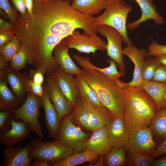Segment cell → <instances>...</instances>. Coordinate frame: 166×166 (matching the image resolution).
I'll list each match as a JSON object with an SVG mask.
<instances>
[{
    "mask_svg": "<svg viewBox=\"0 0 166 166\" xmlns=\"http://www.w3.org/2000/svg\"><path fill=\"white\" fill-rule=\"evenodd\" d=\"M14 36V31H0V48L7 44Z\"/></svg>",
    "mask_w": 166,
    "mask_h": 166,
    "instance_id": "60d3db41",
    "label": "cell"
},
{
    "mask_svg": "<svg viewBox=\"0 0 166 166\" xmlns=\"http://www.w3.org/2000/svg\"><path fill=\"white\" fill-rule=\"evenodd\" d=\"M92 133L85 132L73 123L69 115L64 117L56 140L73 149L75 152H81L86 149L87 142Z\"/></svg>",
    "mask_w": 166,
    "mask_h": 166,
    "instance_id": "ba28073f",
    "label": "cell"
},
{
    "mask_svg": "<svg viewBox=\"0 0 166 166\" xmlns=\"http://www.w3.org/2000/svg\"><path fill=\"white\" fill-rule=\"evenodd\" d=\"M152 80L166 83V66L162 65L159 67Z\"/></svg>",
    "mask_w": 166,
    "mask_h": 166,
    "instance_id": "f35d334b",
    "label": "cell"
},
{
    "mask_svg": "<svg viewBox=\"0 0 166 166\" xmlns=\"http://www.w3.org/2000/svg\"><path fill=\"white\" fill-rule=\"evenodd\" d=\"M5 77L0 75V109L1 111L11 110L15 108L22 100L18 98L8 87Z\"/></svg>",
    "mask_w": 166,
    "mask_h": 166,
    "instance_id": "4316f807",
    "label": "cell"
},
{
    "mask_svg": "<svg viewBox=\"0 0 166 166\" xmlns=\"http://www.w3.org/2000/svg\"><path fill=\"white\" fill-rule=\"evenodd\" d=\"M164 109H166V101L165 104Z\"/></svg>",
    "mask_w": 166,
    "mask_h": 166,
    "instance_id": "db71d44e",
    "label": "cell"
},
{
    "mask_svg": "<svg viewBox=\"0 0 166 166\" xmlns=\"http://www.w3.org/2000/svg\"><path fill=\"white\" fill-rule=\"evenodd\" d=\"M21 47L20 42L15 35L7 44L0 48V55L8 63L19 51Z\"/></svg>",
    "mask_w": 166,
    "mask_h": 166,
    "instance_id": "d6a6232c",
    "label": "cell"
},
{
    "mask_svg": "<svg viewBox=\"0 0 166 166\" xmlns=\"http://www.w3.org/2000/svg\"><path fill=\"white\" fill-rule=\"evenodd\" d=\"M147 50L144 49H139L132 44L126 45L123 49V54L126 55L134 65L133 77L132 80L128 83L131 85L140 86L142 81L141 78V69L147 56Z\"/></svg>",
    "mask_w": 166,
    "mask_h": 166,
    "instance_id": "e0dca14e",
    "label": "cell"
},
{
    "mask_svg": "<svg viewBox=\"0 0 166 166\" xmlns=\"http://www.w3.org/2000/svg\"><path fill=\"white\" fill-rule=\"evenodd\" d=\"M30 145L14 148L7 147L3 151L4 166H31Z\"/></svg>",
    "mask_w": 166,
    "mask_h": 166,
    "instance_id": "ac0fdd59",
    "label": "cell"
},
{
    "mask_svg": "<svg viewBox=\"0 0 166 166\" xmlns=\"http://www.w3.org/2000/svg\"><path fill=\"white\" fill-rule=\"evenodd\" d=\"M148 57V58L145 59L141 70L142 81L152 80L157 69L162 65L156 57Z\"/></svg>",
    "mask_w": 166,
    "mask_h": 166,
    "instance_id": "4dcf8cb0",
    "label": "cell"
},
{
    "mask_svg": "<svg viewBox=\"0 0 166 166\" xmlns=\"http://www.w3.org/2000/svg\"><path fill=\"white\" fill-rule=\"evenodd\" d=\"M65 73L59 66L50 77L56 84L67 100L75 105L80 96L76 77Z\"/></svg>",
    "mask_w": 166,
    "mask_h": 166,
    "instance_id": "7c38bea8",
    "label": "cell"
},
{
    "mask_svg": "<svg viewBox=\"0 0 166 166\" xmlns=\"http://www.w3.org/2000/svg\"><path fill=\"white\" fill-rule=\"evenodd\" d=\"M107 0H73L72 6L87 15H98L105 9Z\"/></svg>",
    "mask_w": 166,
    "mask_h": 166,
    "instance_id": "484cf974",
    "label": "cell"
},
{
    "mask_svg": "<svg viewBox=\"0 0 166 166\" xmlns=\"http://www.w3.org/2000/svg\"><path fill=\"white\" fill-rule=\"evenodd\" d=\"M11 128L1 132L0 142L7 147L14 146L21 142L29 135L31 130L22 121H16L13 116L11 121Z\"/></svg>",
    "mask_w": 166,
    "mask_h": 166,
    "instance_id": "5bb4252c",
    "label": "cell"
},
{
    "mask_svg": "<svg viewBox=\"0 0 166 166\" xmlns=\"http://www.w3.org/2000/svg\"><path fill=\"white\" fill-rule=\"evenodd\" d=\"M50 100L52 101L60 121L69 115L73 106L67 100L55 82L49 77L44 86Z\"/></svg>",
    "mask_w": 166,
    "mask_h": 166,
    "instance_id": "4fadbf2b",
    "label": "cell"
},
{
    "mask_svg": "<svg viewBox=\"0 0 166 166\" xmlns=\"http://www.w3.org/2000/svg\"><path fill=\"white\" fill-rule=\"evenodd\" d=\"M0 15L1 16H2V17L4 18H5L8 19H9L7 15L6 14V13L5 12H4L2 10H1V9H0Z\"/></svg>",
    "mask_w": 166,
    "mask_h": 166,
    "instance_id": "816d5d0a",
    "label": "cell"
},
{
    "mask_svg": "<svg viewBox=\"0 0 166 166\" xmlns=\"http://www.w3.org/2000/svg\"><path fill=\"white\" fill-rule=\"evenodd\" d=\"M0 75L5 77L15 95L22 100L28 90V76L8 66L4 70H0Z\"/></svg>",
    "mask_w": 166,
    "mask_h": 166,
    "instance_id": "d6986e66",
    "label": "cell"
},
{
    "mask_svg": "<svg viewBox=\"0 0 166 166\" xmlns=\"http://www.w3.org/2000/svg\"><path fill=\"white\" fill-rule=\"evenodd\" d=\"M71 121L82 130L93 132L107 124L113 118L102 110L79 97L69 114Z\"/></svg>",
    "mask_w": 166,
    "mask_h": 166,
    "instance_id": "277c9868",
    "label": "cell"
},
{
    "mask_svg": "<svg viewBox=\"0 0 166 166\" xmlns=\"http://www.w3.org/2000/svg\"><path fill=\"white\" fill-rule=\"evenodd\" d=\"M27 93L26 99L22 105L12 109L11 111L17 120L23 121L42 139L44 135L39 121L40 109L42 106V98L34 95L29 90Z\"/></svg>",
    "mask_w": 166,
    "mask_h": 166,
    "instance_id": "8992f818",
    "label": "cell"
},
{
    "mask_svg": "<svg viewBox=\"0 0 166 166\" xmlns=\"http://www.w3.org/2000/svg\"><path fill=\"white\" fill-rule=\"evenodd\" d=\"M73 57L83 69H96L113 81L118 80L125 75V73L119 72L118 71L116 62L111 58L107 60V62L110 64L109 66L101 68L97 67L92 64L88 57H82L76 54H74Z\"/></svg>",
    "mask_w": 166,
    "mask_h": 166,
    "instance_id": "603a6c76",
    "label": "cell"
},
{
    "mask_svg": "<svg viewBox=\"0 0 166 166\" xmlns=\"http://www.w3.org/2000/svg\"><path fill=\"white\" fill-rule=\"evenodd\" d=\"M155 57L162 65L166 66V54L161 55Z\"/></svg>",
    "mask_w": 166,
    "mask_h": 166,
    "instance_id": "681fc988",
    "label": "cell"
},
{
    "mask_svg": "<svg viewBox=\"0 0 166 166\" xmlns=\"http://www.w3.org/2000/svg\"><path fill=\"white\" fill-rule=\"evenodd\" d=\"M149 126L153 138L155 137L160 142L166 137V109H162L157 111Z\"/></svg>",
    "mask_w": 166,
    "mask_h": 166,
    "instance_id": "f1b7e54d",
    "label": "cell"
},
{
    "mask_svg": "<svg viewBox=\"0 0 166 166\" xmlns=\"http://www.w3.org/2000/svg\"><path fill=\"white\" fill-rule=\"evenodd\" d=\"M147 51L148 56L156 57L166 54V45L159 44L156 41H153L149 45Z\"/></svg>",
    "mask_w": 166,
    "mask_h": 166,
    "instance_id": "8d00e7d4",
    "label": "cell"
},
{
    "mask_svg": "<svg viewBox=\"0 0 166 166\" xmlns=\"http://www.w3.org/2000/svg\"><path fill=\"white\" fill-rule=\"evenodd\" d=\"M13 114L11 110L0 112V131L2 132L10 129Z\"/></svg>",
    "mask_w": 166,
    "mask_h": 166,
    "instance_id": "d590c367",
    "label": "cell"
},
{
    "mask_svg": "<svg viewBox=\"0 0 166 166\" xmlns=\"http://www.w3.org/2000/svg\"><path fill=\"white\" fill-rule=\"evenodd\" d=\"M14 26L12 24L0 18V31H14Z\"/></svg>",
    "mask_w": 166,
    "mask_h": 166,
    "instance_id": "ee69618b",
    "label": "cell"
},
{
    "mask_svg": "<svg viewBox=\"0 0 166 166\" xmlns=\"http://www.w3.org/2000/svg\"><path fill=\"white\" fill-rule=\"evenodd\" d=\"M82 75L112 117L123 116L125 96L123 88L115 81L94 69H82Z\"/></svg>",
    "mask_w": 166,
    "mask_h": 166,
    "instance_id": "3957f363",
    "label": "cell"
},
{
    "mask_svg": "<svg viewBox=\"0 0 166 166\" xmlns=\"http://www.w3.org/2000/svg\"><path fill=\"white\" fill-rule=\"evenodd\" d=\"M15 9L18 11L22 15H25L27 12L25 0H10Z\"/></svg>",
    "mask_w": 166,
    "mask_h": 166,
    "instance_id": "7bdbcfd3",
    "label": "cell"
},
{
    "mask_svg": "<svg viewBox=\"0 0 166 166\" xmlns=\"http://www.w3.org/2000/svg\"><path fill=\"white\" fill-rule=\"evenodd\" d=\"M15 35L26 51L31 64L48 77L59 65L53 52L69 36L58 19L53 0L34 2L32 14H18L14 25Z\"/></svg>",
    "mask_w": 166,
    "mask_h": 166,
    "instance_id": "6da1fadb",
    "label": "cell"
},
{
    "mask_svg": "<svg viewBox=\"0 0 166 166\" xmlns=\"http://www.w3.org/2000/svg\"><path fill=\"white\" fill-rule=\"evenodd\" d=\"M140 86L152 99L158 110L164 109L166 101V83L153 80L142 81Z\"/></svg>",
    "mask_w": 166,
    "mask_h": 166,
    "instance_id": "cb8c5ba5",
    "label": "cell"
},
{
    "mask_svg": "<svg viewBox=\"0 0 166 166\" xmlns=\"http://www.w3.org/2000/svg\"><path fill=\"white\" fill-rule=\"evenodd\" d=\"M139 5L141 11L140 17L137 20L127 24V28L133 30L141 23L149 19H152L158 25L164 23L163 18L157 11L156 7L152 0H134Z\"/></svg>",
    "mask_w": 166,
    "mask_h": 166,
    "instance_id": "44dd1931",
    "label": "cell"
},
{
    "mask_svg": "<svg viewBox=\"0 0 166 166\" xmlns=\"http://www.w3.org/2000/svg\"><path fill=\"white\" fill-rule=\"evenodd\" d=\"M43 97L42 98V106L44 111L45 123L49 136L56 140L60 130L61 122L60 121L53 104L49 97L47 91L44 87Z\"/></svg>",
    "mask_w": 166,
    "mask_h": 166,
    "instance_id": "2e32d148",
    "label": "cell"
},
{
    "mask_svg": "<svg viewBox=\"0 0 166 166\" xmlns=\"http://www.w3.org/2000/svg\"><path fill=\"white\" fill-rule=\"evenodd\" d=\"M76 77L77 79L80 97L95 106L108 112L100 101L96 92L88 84L82 75L76 76Z\"/></svg>",
    "mask_w": 166,
    "mask_h": 166,
    "instance_id": "83f0119b",
    "label": "cell"
},
{
    "mask_svg": "<svg viewBox=\"0 0 166 166\" xmlns=\"http://www.w3.org/2000/svg\"><path fill=\"white\" fill-rule=\"evenodd\" d=\"M125 96L123 117L129 132L149 126L158 109L155 102L141 86L131 85L118 79Z\"/></svg>",
    "mask_w": 166,
    "mask_h": 166,
    "instance_id": "7a4b0ae2",
    "label": "cell"
},
{
    "mask_svg": "<svg viewBox=\"0 0 166 166\" xmlns=\"http://www.w3.org/2000/svg\"><path fill=\"white\" fill-rule=\"evenodd\" d=\"M44 0H34V2H37L38 1H42Z\"/></svg>",
    "mask_w": 166,
    "mask_h": 166,
    "instance_id": "f5cc1de1",
    "label": "cell"
},
{
    "mask_svg": "<svg viewBox=\"0 0 166 166\" xmlns=\"http://www.w3.org/2000/svg\"><path fill=\"white\" fill-rule=\"evenodd\" d=\"M132 10V6L126 3L125 0H107L104 11L94 17L92 26L97 27L99 25H106L112 27L120 33L126 45H132L127 34L126 19Z\"/></svg>",
    "mask_w": 166,
    "mask_h": 166,
    "instance_id": "5b68a950",
    "label": "cell"
},
{
    "mask_svg": "<svg viewBox=\"0 0 166 166\" xmlns=\"http://www.w3.org/2000/svg\"><path fill=\"white\" fill-rule=\"evenodd\" d=\"M31 166H50L49 163L46 160L36 158L34 161L31 164Z\"/></svg>",
    "mask_w": 166,
    "mask_h": 166,
    "instance_id": "f6af8a7d",
    "label": "cell"
},
{
    "mask_svg": "<svg viewBox=\"0 0 166 166\" xmlns=\"http://www.w3.org/2000/svg\"><path fill=\"white\" fill-rule=\"evenodd\" d=\"M0 8L6 13L9 20L14 26L16 22L19 14L17 10L12 7L9 0H0Z\"/></svg>",
    "mask_w": 166,
    "mask_h": 166,
    "instance_id": "e575fe53",
    "label": "cell"
},
{
    "mask_svg": "<svg viewBox=\"0 0 166 166\" xmlns=\"http://www.w3.org/2000/svg\"><path fill=\"white\" fill-rule=\"evenodd\" d=\"M153 166H166V155L154 160Z\"/></svg>",
    "mask_w": 166,
    "mask_h": 166,
    "instance_id": "bcb514c9",
    "label": "cell"
},
{
    "mask_svg": "<svg viewBox=\"0 0 166 166\" xmlns=\"http://www.w3.org/2000/svg\"><path fill=\"white\" fill-rule=\"evenodd\" d=\"M8 63L4 60L3 57L0 56V70H4L7 66Z\"/></svg>",
    "mask_w": 166,
    "mask_h": 166,
    "instance_id": "c3c4849f",
    "label": "cell"
},
{
    "mask_svg": "<svg viewBox=\"0 0 166 166\" xmlns=\"http://www.w3.org/2000/svg\"><path fill=\"white\" fill-rule=\"evenodd\" d=\"M10 61V67L19 71L25 68L27 64H31L26 51L21 46Z\"/></svg>",
    "mask_w": 166,
    "mask_h": 166,
    "instance_id": "836d02e7",
    "label": "cell"
},
{
    "mask_svg": "<svg viewBox=\"0 0 166 166\" xmlns=\"http://www.w3.org/2000/svg\"><path fill=\"white\" fill-rule=\"evenodd\" d=\"M107 132L109 141L112 147L125 146L129 132L123 116L112 118L107 124Z\"/></svg>",
    "mask_w": 166,
    "mask_h": 166,
    "instance_id": "9a60e30c",
    "label": "cell"
},
{
    "mask_svg": "<svg viewBox=\"0 0 166 166\" xmlns=\"http://www.w3.org/2000/svg\"><path fill=\"white\" fill-rule=\"evenodd\" d=\"M44 74L42 71L36 69L35 70H31L28 77L29 78L32 80L34 83L38 85H42L44 81Z\"/></svg>",
    "mask_w": 166,
    "mask_h": 166,
    "instance_id": "ab89813d",
    "label": "cell"
},
{
    "mask_svg": "<svg viewBox=\"0 0 166 166\" xmlns=\"http://www.w3.org/2000/svg\"><path fill=\"white\" fill-rule=\"evenodd\" d=\"M30 150L32 158H38L49 163L61 160L75 152L71 147L59 141L44 142L42 139L33 140Z\"/></svg>",
    "mask_w": 166,
    "mask_h": 166,
    "instance_id": "52a82bcc",
    "label": "cell"
},
{
    "mask_svg": "<svg viewBox=\"0 0 166 166\" xmlns=\"http://www.w3.org/2000/svg\"><path fill=\"white\" fill-rule=\"evenodd\" d=\"M163 155H166V137L157 145L151 156L154 159Z\"/></svg>",
    "mask_w": 166,
    "mask_h": 166,
    "instance_id": "b9f144b4",
    "label": "cell"
},
{
    "mask_svg": "<svg viewBox=\"0 0 166 166\" xmlns=\"http://www.w3.org/2000/svg\"><path fill=\"white\" fill-rule=\"evenodd\" d=\"M70 2H72L73 0H69Z\"/></svg>",
    "mask_w": 166,
    "mask_h": 166,
    "instance_id": "11a10c76",
    "label": "cell"
},
{
    "mask_svg": "<svg viewBox=\"0 0 166 166\" xmlns=\"http://www.w3.org/2000/svg\"><path fill=\"white\" fill-rule=\"evenodd\" d=\"M127 152V166H153L154 160L151 156L141 152Z\"/></svg>",
    "mask_w": 166,
    "mask_h": 166,
    "instance_id": "1f68e13d",
    "label": "cell"
},
{
    "mask_svg": "<svg viewBox=\"0 0 166 166\" xmlns=\"http://www.w3.org/2000/svg\"><path fill=\"white\" fill-rule=\"evenodd\" d=\"M64 41L69 49H74L81 53H92L94 55L97 50L104 52L106 50L107 42L96 34L84 32L81 34L77 30L64 39Z\"/></svg>",
    "mask_w": 166,
    "mask_h": 166,
    "instance_id": "9c48e42d",
    "label": "cell"
},
{
    "mask_svg": "<svg viewBox=\"0 0 166 166\" xmlns=\"http://www.w3.org/2000/svg\"><path fill=\"white\" fill-rule=\"evenodd\" d=\"M25 1L27 12L30 15H32L34 0H25Z\"/></svg>",
    "mask_w": 166,
    "mask_h": 166,
    "instance_id": "7dc6e473",
    "label": "cell"
},
{
    "mask_svg": "<svg viewBox=\"0 0 166 166\" xmlns=\"http://www.w3.org/2000/svg\"><path fill=\"white\" fill-rule=\"evenodd\" d=\"M104 156H100L99 159L95 163V164H90L89 166H104L103 161Z\"/></svg>",
    "mask_w": 166,
    "mask_h": 166,
    "instance_id": "f907efd6",
    "label": "cell"
},
{
    "mask_svg": "<svg viewBox=\"0 0 166 166\" xmlns=\"http://www.w3.org/2000/svg\"><path fill=\"white\" fill-rule=\"evenodd\" d=\"M69 48L63 40L54 50V57L61 68L66 73L75 75H82V69L74 63L68 53Z\"/></svg>",
    "mask_w": 166,
    "mask_h": 166,
    "instance_id": "7402d4cb",
    "label": "cell"
},
{
    "mask_svg": "<svg viewBox=\"0 0 166 166\" xmlns=\"http://www.w3.org/2000/svg\"><path fill=\"white\" fill-rule=\"evenodd\" d=\"M112 148L108 139L106 124L93 132L86 149L100 156H104Z\"/></svg>",
    "mask_w": 166,
    "mask_h": 166,
    "instance_id": "ffe728a7",
    "label": "cell"
},
{
    "mask_svg": "<svg viewBox=\"0 0 166 166\" xmlns=\"http://www.w3.org/2000/svg\"><path fill=\"white\" fill-rule=\"evenodd\" d=\"M157 145L149 126L129 132L125 147L130 153L141 152L151 156Z\"/></svg>",
    "mask_w": 166,
    "mask_h": 166,
    "instance_id": "30bf717a",
    "label": "cell"
},
{
    "mask_svg": "<svg viewBox=\"0 0 166 166\" xmlns=\"http://www.w3.org/2000/svg\"><path fill=\"white\" fill-rule=\"evenodd\" d=\"M100 157L86 149L81 152H75L61 160L50 163V166H75L86 162H89L93 164L99 159Z\"/></svg>",
    "mask_w": 166,
    "mask_h": 166,
    "instance_id": "d4e9b609",
    "label": "cell"
},
{
    "mask_svg": "<svg viewBox=\"0 0 166 166\" xmlns=\"http://www.w3.org/2000/svg\"><path fill=\"white\" fill-rule=\"evenodd\" d=\"M97 28L98 32L107 39V55L116 62L120 72L125 73L121 35L116 29L109 26L101 25L97 26Z\"/></svg>",
    "mask_w": 166,
    "mask_h": 166,
    "instance_id": "8fae6325",
    "label": "cell"
},
{
    "mask_svg": "<svg viewBox=\"0 0 166 166\" xmlns=\"http://www.w3.org/2000/svg\"><path fill=\"white\" fill-rule=\"evenodd\" d=\"M127 152L125 146L113 147L104 157V166L127 165Z\"/></svg>",
    "mask_w": 166,
    "mask_h": 166,
    "instance_id": "f546056e",
    "label": "cell"
},
{
    "mask_svg": "<svg viewBox=\"0 0 166 166\" xmlns=\"http://www.w3.org/2000/svg\"><path fill=\"white\" fill-rule=\"evenodd\" d=\"M28 87V90L34 95L40 98L43 97L44 92V86L36 84L32 80L29 78Z\"/></svg>",
    "mask_w": 166,
    "mask_h": 166,
    "instance_id": "74e56055",
    "label": "cell"
}]
</instances>
